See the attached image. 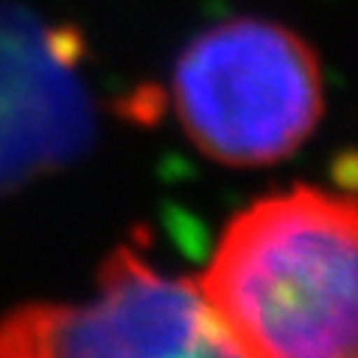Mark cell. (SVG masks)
<instances>
[{
    "label": "cell",
    "instance_id": "obj_2",
    "mask_svg": "<svg viewBox=\"0 0 358 358\" xmlns=\"http://www.w3.org/2000/svg\"><path fill=\"white\" fill-rule=\"evenodd\" d=\"M173 105L185 134L212 162L275 164L293 155L322 117L317 54L272 21H224L176 60Z\"/></svg>",
    "mask_w": 358,
    "mask_h": 358
},
{
    "label": "cell",
    "instance_id": "obj_4",
    "mask_svg": "<svg viewBox=\"0 0 358 358\" xmlns=\"http://www.w3.org/2000/svg\"><path fill=\"white\" fill-rule=\"evenodd\" d=\"M75 45L0 6V192L63 164L90 138Z\"/></svg>",
    "mask_w": 358,
    "mask_h": 358
},
{
    "label": "cell",
    "instance_id": "obj_1",
    "mask_svg": "<svg viewBox=\"0 0 358 358\" xmlns=\"http://www.w3.org/2000/svg\"><path fill=\"white\" fill-rule=\"evenodd\" d=\"M197 284L236 355L352 358V197L301 185L257 200L227 224Z\"/></svg>",
    "mask_w": 358,
    "mask_h": 358
},
{
    "label": "cell",
    "instance_id": "obj_3",
    "mask_svg": "<svg viewBox=\"0 0 358 358\" xmlns=\"http://www.w3.org/2000/svg\"><path fill=\"white\" fill-rule=\"evenodd\" d=\"M0 355H236L197 281L162 275L134 245L99 268L81 305H24L0 320Z\"/></svg>",
    "mask_w": 358,
    "mask_h": 358
}]
</instances>
